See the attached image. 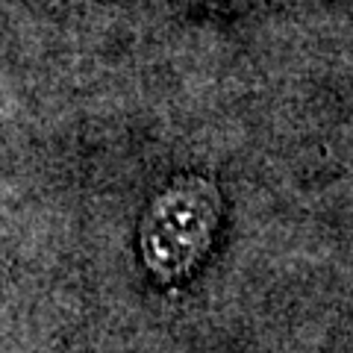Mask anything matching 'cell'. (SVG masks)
Masks as SVG:
<instances>
[{
	"label": "cell",
	"mask_w": 353,
	"mask_h": 353,
	"mask_svg": "<svg viewBox=\"0 0 353 353\" xmlns=\"http://www.w3.org/2000/svg\"><path fill=\"white\" fill-rule=\"evenodd\" d=\"M221 197L212 183L185 176L150 203L141 221V256L159 280H183L212 248Z\"/></svg>",
	"instance_id": "cell-1"
}]
</instances>
